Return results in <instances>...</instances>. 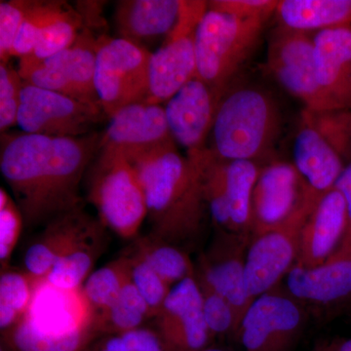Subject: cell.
Instances as JSON below:
<instances>
[{
    "label": "cell",
    "instance_id": "obj_1",
    "mask_svg": "<svg viewBox=\"0 0 351 351\" xmlns=\"http://www.w3.org/2000/svg\"><path fill=\"white\" fill-rule=\"evenodd\" d=\"M2 138L0 170L29 228L82 206L80 184L100 151L101 133Z\"/></svg>",
    "mask_w": 351,
    "mask_h": 351
},
{
    "label": "cell",
    "instance_id": "obj_2",
    "mask_svg": "<svg viewBox=\"0 0 351 351\" xmlns=\"http://www.w3.org/2000/svg\"><path fill=\"white\" fill-rule=\"evenodd\" d=\"M128 160L144 189L152 234L182 249L197 242L208 210L195 164L175 143Z\"/></svg>",
    "mask_w": 351,
    "mask_h": 351
},
{
    "label": "cell",
    "instance_id": "obj_3",
    "mask_svg": "<svg viewBox=\"0 0 351 351\" xmlns=\"http://www.w3.org/2000/svg\"><path fill=\"white\" fill-rule=\"evenodd\" d=\"M282 131L274 97L257 86L230 85L217 108L209 149L221 160H250L269 156Z\"/></svg>",
    "mask_w": 351,
    "mask_h": 351
},
{
    "label": "cell",
    "instance_id": "obj_4",
    "mask_svg": "<svg viewBox=\"0 0 351 351\" xmlns=\"http://www.w3.org/2000/svg\"><path fill=\"white\" fill-rule=\"evenodd\" d=\"M17 328L32 351H84L101 336L82 288L66 290L46 280Z\"/></svg>",
    "mask_w": 351,
    "mask_h": 351
},
{
    "label": "cell",
    "instance_id": "obj_5",
    "mask_svg": "<svg viewBox=\"0 0 351 351\" xmlns=\"http://www.w3.org/2000/svg\"><path fill=\"white\" fill-rule=\"evenodd\" d=\"M293 156L295 168L316 195L334 189L351 164V110L304 108Z\"/></svg>",
    "mask_w": 351,
    "mask_h": 351
},
{
    "label": "cell",
    "instance_id": "obj_6",
    "mask_svg": "<svg viewBox=\"0 0 351 351\" xmlns=\"http://www.w3.org/2000/svg\"><path fill=\"white\" fill-rule=\"evenodd\" d=\"M265 23L207 8L195 32L196 77L223 95L257 47Z\"/></svg>",
    "mask_w": 351,
    "mask_h": 351
},
{
    "label": "cell",
    "instance_id": "obj_7",
    "mask_svg": "<svg viewBox=\"0 0 351 351\" xmlns=\"http://www.w3.org/2000/svg\"><path fill=\"white\" fill-rule=\"evenodd\" d=\"M86 176L88 197L101 223L122 239H135L147 209L133 164L124 154L100 147Z\"/></svg>",
    "mask_w": 351,
    "mask_h": 351
},
{
    "label": "cell",
    "instance_id": "obj_8",
    "mask_svg": "<svg viewBox=\"0 0 351 351\" xmlns=\"http://www.w3.org/2000/svg\"><path fill=\"white\" fill-rule=\"evenodd\" d=\"M208 214L216 230L251 235V205L262 167L250 160H221L209 147L196 160Z\"/></svg>",
    "mask_w": 351,
    "mask_h": 351
},
{
    "label": "cell",
    "instance_id": "obj_9",
    "mask_svg": "<svg viewBox=\"0 0 351 351\" xmlns=\"http://www.w3.org/2000/svg\"><path fill=\"white\" fill-rule=\"evenodd\" d=\"M152 52L121 38H103L97 45L95 89L108 119L122 108L147 101Z\"/></svg>",
    "mask_w": 351,
    "mask_h": 351
},
{
    "label": "cell",
    "instance_id": "obj_10",
    "mask_svg": "<svg viewBox=\"0 0 351 351\" xmlns=\"http://www.w3.org/2000/svg\"><path fill=\"white\" fill-rule=\"evenodd\" d=\"M309 313L280 285L255 300L235 339L245 351H291L306 329Z\"/></svg>",
    "mask_w": 351,
    "mask_h": 351
},
{
    "label": "cell",
    "instance_id": "obj_11",
    "mask_svg": "<svg viewBox=\"0 0 351 351\" xmlns=\"http://www.w3.org/2000/svg\"><path fill=\"white\" fill-rule=\"evenodd\" d=\"M207 1L184 0L181 15L149 61V96L147 101L166 103L196 77L195 32L206 12Z\"/></svg>",
    "mask_w": 351,
    "mask_h": 351
},
{
    "label": "cell",
    "instance_id": "obj_12",
    "mask_svg": "<svg viewBox=\"0 0 351 351\" xmlns=\"http://www.w3.org/2000/svg\"><path fill=\"white\" fill-rule=\"evenodd\" d=\"M97 45L82 34L71 47L47 59L21 58L18 71L27 84L101 107L95 89Z\"/></svg>",
    "mask_w": 351,
    "mask_h": 351
},
{
    "label": "cell",
    "instance_id": "obj_13",
    "mask_svg": "<svg viewBox=\"0 0 351 351\" xmlns=\"http://www.w3.org/2000/svg\"><path fill=\"white\" fill-rule=\"evenodd\" d=\"M316 203L304 207L278 228L252 237L244 279L245 290L252 300L280 285L294 267L302 226Z\"/></svg>",
    "mask_w": 351,
    "mask_h": 351
},
{
    "label": "cell",
    "instance_id": "obj_14",
    "mask_svg": "<svg viewBox=\"0 0 351 351\" xmlns=\"http://www.w3.org/2000/svg\"><path fill=\"white\" fill-rule=\"evenodd\" d=\"M267 69L284 90L304 104V108L335 110L318 82L313 36L309 34L279 27L269 43Z\"/></svg>",
    "mask_w": 351,
    "mask_h": 351
},
{
    "label": "cell",
    "instance_id": "obj_15",
    "mask_svg": "<svg viewBox=\"0 0 351 351\" xmlns=\"http://www.w3.org/2000/svg\"><path fill=\"white\" fill-rule=\"evenodd\" d=\"M106 115L99 106L24 82L17 125L23 133L52 137H82ZM107 117V115H106Z\"/></svg>",
    "mask_w": 351,
    "mask_h": 351
},
{
    "label": "cell",
    "instance_id": "obj_16",
    "mask_svg": "<svg viewBox=\"0 0 351 351\" xmlns=\"http://www.w3.org/2000/svg\"><path fill=\"white\" fill-rule=\"evenodd\" d=\"M319 198L307 186L294 163L271 161L261 169L254 189L252 237L278 228Z\"/></svg>",
    "mask_w": 351,
    "mask_h": 351
},
{
    "label": "cell",
    "instance_id": "obj_17",
    "mask_svg": "<svg viewBox=\"0 0 351 351\" xmlns=\"http://www.w3.org/2000/svg\"><path fill=\"white\" fill-rule=\"evenodd\" d=\"M284 288L308 313L350 308L351 248L339 245L324 263L311 269L295 265Z\"/></svg>",
    "mask_w": 351,
    "mask_h": 351
},
{
    "label": "cell",
    "instance_id": "obj_18",
    "mask_svg": "<svg viewBox=\"0 0 351 351\" xmlns=\"http://www.w3.org/2000/svg\"><path fill=\"white\" fill-rule=\"evenodd\" d=\"M154 320L163 351H202L215 339L205 321L195 276L173 286Z\"/></svg>",
    "mask_w": 351,
    "mask_h": 351
},
{
    "label": "cell",
    "instance_id": "obj_19",
    "mask_svg": "<svg viewBox=\"0 0 351 351\" xmlns=\"http://www.w3.org/2000/svg\"><path fill=\"white\" fill-rule=\"evenodd\" d=\"M209 248L200 256L196 278L223 295L237 314L240 325L252 300L245 290V263L251 235L216 230Z\"/></svg>",
    "mask_w": 351,
    "mask_h": 351
},
{
    "label": "cell",
    "instance_id": "obj_20",
    "mask_svg": "<svg viewBox=\"0 0 351 351\" xmlns=\"http://www.w3.org/2000/svg\"><path fill=\"white\" fill-rule=\"evenodd\" d=\"M223 95L195 77L166 101V119L176 145L191 160L208 149L217 108Z\"/></svg>",
    "mask_w": 351,
    "mask_h": 351
},
{
    "label": "cell",
    "instance_id": "obj_21",
    "mask_svg": "<svg viewBox=\"0 0 351 351\" xmlns=\"http://www.w3.org/2000/svg\"><path fill=\"white\" fill-rule=\"evenodd\" d=\"M174 143L165 108L145 101L122 108L110 117L107 129L101 133L100 147L130 159Z\"/></svg>",
    "mask_w": 351,
    "mask_h": 351
},
{
    "label": "cell",
    "instance_id": "obj_22",
    "mask_svg": "<svg viewBox=\"0 0 351 351\" xmlns=\"http://www.w3.org/2000/svg\"><path fill=\"white\" fill-rule=\"evenodd\" d=\"M346 226L345 198L334 188L321 196L302 226L295 265L311 269L324 263L343 241Z\"/></svg>",
    "mask_w": 351,
    "mask_h": 351
},
{
    "label": "cell",
    "instance_id": "obj_23",
    "mask_svg": "<svg viewBox=\"0 0 351 351\" xmlns=\"http://www.w3.org/2000/svg\"><path fill=\"white\" fill-rule=\"evenodd\" d=\"M316 73L335 110H351V25L316 32Z\"/></svg>",
    "mask_w": 351,
    "mask_h": 351
},
{
    "label": "cell",
    "instance_id": "obj_24",
    "mask_svg": "<svg viewBox=\"0 0 351 351\" xmlns=\"http://www.w3.org/2000/svg\"><path fill=\"white\" fill-rule=\"evenodd\" d=\"M184 0H122L115 7L119 38L143 43L165 38L174 29Z\"/></svg>",
    "mask_w": 351,
    "mask_h": 351
},
{
    "label": "cell",
    "instance_id": "obj_25",
    "mask_svg": "<svg viewBox=\"0 0 351 351\" xmlns=\"http://www.w3.org/2000/svg\"><path fill=\"white\" fill-rule=\"evenodd\" d=\"M91 218L80 206L51 219L25 252V271L39 280H45L58 258L75 241Z\"/></svg>",
    "mask_w": 351,
    "mask_h": 351
},
{
    "label": "cell",
    "instance_id": "obj_26",
    "mask_svg": "<svg viewBox=\"0 0 351 351\" xmlns=\"http://www.w3.org/2000/svg\"><path fill=\"white\" fill-rule=\"evenodd\" d=\"M106 228L100 219L92 217L75 241L58 258L45 280L66 290L82 288L107 246Z\"/></svg>",
    "mask_w": 351,
    "mask_h": 351
},
{
    "label": "cell",
    "instance_id": "obj_27",
    "mask_svg": "<svg viewBox=\"0 0 351 351\" xmlns=\"http://www.w3.org/2000/svg\"><path fill=\"white\" fill-rule=\"evenodd\" d=\"M274 14L279 27L319 32L351 25V0H281Z\"/></svg>",
    "mask_w": 351,
    "mask_h": 351
},
{
    "label": "cell",
    "instance_id": "obj_28",
    "mask_svg": "<svg viewBox=\"0 0 351 351\" xmlns=\"http://www.w3.org/2000/svg\"><path fill=\"white\" fill-rule=\"evenodd\" d=\"M147 263L170 286L195 276V267L189 254L176 246L154 237L152 233L134 239L130 249Z\"/></svg>",
    "mask_w": 351,
    "mask_h": 351
},
{
    "label": "cell",
    "instance_id": "obj_29",
    "mask_svg": "<svg viewBox=\"0 0 351 351\" xmlns=\"http://www.w3.org/2000/svg\"><path fill=\"white\" fill-rule=\"evenodd\" d=\"M131 279L132 263L128 253L90 274L82 286V290L96 313V318L112 306L122 289Z\"/></svg>",
    "mask_w": 351,
    "mask_h": 351
},
{
    "label": "cell",
    "instance_id": "obj_30",
    "mask_svg": "<svg viewBox=\"0 0 351 351\" xmlns=\"http://www.w3.org/2000/svg\"><path fill=\"white\" fill-rule=\"evenodd\" d=\"M43 280L25 270L1 269L0 274V329L10 330L27 314L34 292Z\"/></svg>",
    "mask_w": 351,
    "mask_h": 351
},
{
    "label": "cell",
    "instance_id": "obj_31",
    "mask_svg": "<svg viewBox=\"0 0 351 351\" xmlns=\"http://www.w3.org/2000/svg\"><path fill=\"white\" fill-rule=\"evenodd\" d=\"M149 318V306L131 279L112 306L96 318V324L101 336H115L140 329Z\"/></svg>",
    "mask_w": 351,
    "mask_h": 351
},
{
    "label": "cell",
    "instance_id": "obj_32",
    "mask_svg": "<svg viewBox=\"0 0 351 351\" xmlns=\"http://www.w3.org/2000/svg\"><path fill=\"white\" fill-rule=\"evenodd\" d=\"M82 14L61 1L56 12L43 27L34 53L27 57L44 60L68 49L82 36Z\"/></svg>",
    "mask_w": 351,
    "mask_h": 351
},
{
    "label": "cell",
    "instance_id": "obj_33",
    "mask_svg": "<svg viewBox=\"0 0 351 351\" xmlns=\"http://www.w3.org/2000/svg\"><path fill=\"white\" fill-rule=\"evenodd\" d=\"M61 1H29L24 22L14 43L12 57L29 56L36 49L43 27L56 12Z\"/></svg>",
    "mask_w": 351,
    "mask_h": 351
},
{
    "label": "cell",
    "instance_id": "obj_34",
    "mask_svg": "<svg viewBox=\"0 0 351 351\" xmlns=\"http://www.w3.org/2000/svg\"><path fill=\"white\" fill-rule=\"evenodd\" d=\"M196 280L202 294L205 321L214 338L230 337L235 339L239 323L230 302L200 279L196 278Z\"/></svg>",
    "mask_w": 351,
    "mask_h": 351
},
{
    "label": "cell",
    "instance_id": "obj_35",
    "mask_svg": "<svg viewBox=\"0 0 351 351\" xmlns=\"http://www.w3.org/2000/svg\"><path fill=\"white\" fill-rule=\"evenodd\" d=\"M128 254L132 263V282L144 298L152 318H154L160 311L173 287L136 254L131 250Z\"/></svg>",
    "mask_w": 351,
    "mask_h": 351
},
{
    "label": "cell",
    "instance_id": "obj_36",
    "mask_svg": "<svg viewBox=\"0 0 351 351\" xmlns=\"http://www.w3.org/2000/svg\"><path fill=\"white\" fill-rule=\"evenodd\" d=\"M22 212L15 200L3 188L0 189V263L1 269L10 267L12 256L19 241L23 226Z\"/></svg>",
    "mask_w": 351,
    "mask_h": 351
},
{
    "label": "cell",
    "instance_id": "obj_37",
    "mask_svg": "<svg viewBox=\"0 0 351 351\" xmlns=\"http://www.w3.org/2000/svg\"><path fill=\"white\" fill-rule=\"evenodd\" d=\"M24 82L18 69L8 64H0V131L3 134L17 125Z\"/></svg>",
    "mask_w": 351,
    "mask_h": 351
},
{
    "label": "cell",
    "instance_id": "obj_38",
    "mask_svg": "<svg viewBox=\"0 0 351 351\" xmlns=\"http://www.w3.org/2000/svg\"><path fill=\"white\" fill-rule=\"evenodd\" d=\"M29 0L0 2V61L8 64L12 57L14 43L27 13Z\"/></svg>",
    "mask_w": 351,
    "mask_h": 351
},
{
    "label": "cell",
    "instance_id": "obj_39",
    "mask_svg": "<svg viewBox=\"0 0 351 351\" xmlns=\"http://www.w3.org/2000/svg\"><path fill=\"white\" fill-rule=\"evenodd\" d=\"M208 8L230 14L242 19H269L276 13L277 0H212L207 1Z\"/></svg>",
    "mask_w": 351,
    "mask_h": 351
},
{
    "label": "cell",
    "instance_id": "obj_40",
    "mask_svg": "<svg viewBox=\"0 0 351 351\" xmlns=\"http://www.w3.org/2000/svg\"><path fill=\"white\" fill-rule=\"evenodd\" d=\"M335 188L338 189L345 198L346 214H348V226H346L345 237L341 244L351 248V164L343 171Z\"/></svg>",
    "mask_w": 351,
    "mask_h": 351
},
{
    "label": "cell",
    "instance_id": "obj_41",
    "mask_svg": "<svg viewBox=\"0 0 351 351\" xmlns=\"http://www.w3.org/2000/svg\"><path fill=\"white\" fill-rule=\"evenodd\" d=\"M311 351H351V338L322 341L317 343Z\"/></svg>",
    "mask_w": 351,
    "mask_h": 351
},
{
    "label": "cell",
    "instance_id": "obj_42",
    "mask_svg": "<svg viewBox=\"0 0 351 351\" xmlns=\"http://www.w3.org/2000/svg\"><path fill=\"white\" fill-rule=\"evenodd\" d=\"M202 351H230V350H223V348H212V346H210V348H206V350H204Z\"/></svg>",
    "mask_w": 351,
    "mask_h": 351
},
{
    "label": "cell",
    "instance_id": "obj_43",
    "mask_svg": "<svg viewBox=\"0 0 351 351\" xmlns=\"http://www.w3.org/2000/svg\"><path fill=\"white\" fill-rule=\"evenodd\" d=\"M84 351H92V350H90V348H88V350H84Z\"/></svg>",
    "mask_w": 351,
    "mask_h": 351
}]
</instances>
